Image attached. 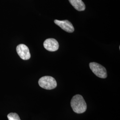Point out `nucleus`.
I'll list each match as a JSON object with an SVG mask.
<instances>
[{
  "instance_id": "nucleus-6",
  "label": "nucleus",
  "mask_w": 120,
  "mask_h": 120,
  "mask_svg": "<svg viewBox=\"0 0 120 120\" xmlns=\"http://www.w3.org/2000/svg\"><path fill=\"white\" fill-rule=\"evenodd\" d=\"M54 22L56 25L59 26L63 30L68 33H71L74 31V28L72 24L68 20L59 21L55 20Z\"/></svg>"
},
{
  "instance_id": "nucleus-2",
  "label": "nucleus",
  "mask_w": 120,
  "mask_h": 120,
  "mask_svg": "<svg viewBox=\"0 0 120 120\" xmlns=\"http://www.w3.org/2000/svg\"><path fill=\"white\" fill-rule=\"evenodd\" d=\"M39 85L44 89L52 90L57 86L56 80L51 76H44L41 77L38 81Z\"/></svg>"
},
{
  "instance_id": "nucleus-3",
  "label": "nucleus",
  "mask_w": 120,
  "mask_h": 120,
  "mask_svg": "<svg viewBox=\"0 0 120 120\" xmlns=\"http://www.w3.org/2000/svg\"><path fill=\"white\" fill-rule=\"evenodd\" d=\"M90 67L92 72L98 77L101 78H105L107 77L106 69L102 65L96 62H91Z\"/></svg>"
},
{
  "instance_id": "nucleus-7",
  "label": "nucleus",
  "mask_w": 120,
  "mask_h": 120,
  "mask_svg": "<svg viewBox=\"0 0 120 120\" xmlns=\"http://www.w3.org/2000/svg\"><path fill=\"white\" fill-rule=\"evenodd\" d=\"M70 3L73 7L79 11L85 10L86 5L82 0H69Z\"/></svg>"
},
{
  "instance_id": "nucleus-8",
  "label": "nucleus",
  "mask_w": 120,
  "mask_h": 120,
  "mask_svg": "<svg viewBox=\"0 0 120 120\" xmlns=\"http://www.w3.org/2000/svg\"><path fill=\"white\" fill-rule=\"evenodd\" d=\"M9 120H21L19 115L16 113L11 112L7 116Z\"/></svg>"
},
{
  "instance_id": "nucleus-1",
  "label": "nucleus",
  "mask_w": 120,
  "mask_h": 120,
  "mask_svg": "<svg viewBox=\"0 0 120 120\" xmlns=\"http://www.w3.org/2000/svg\"><path fill=\"white\" fill-rule=\"evenodd\" d=\"M71 106L73 111L77 113H82L86 112L87 105L82 95L74 96L71 101Z\"/></svg>"
},
{
  "instance_id": "nucleus-4",
  "label": "nucleus",
  "mask_w": 120,
  "mask_h": 120,
  "mask_svg": "<svg viewBox=\"0 0 120 120\" xmlns=\"http://www.w3.org/2000/svg\"><path fill=\"white\" fill-rule=\"evenodd\" d=\"M16 50L17 54L22 59L29 60L31 57L30 52L28 47L24 44H20L17 45Z\"/></svg>"
},
{
  "instance_id": "nucleus-5",
  "label": "nucleus",
  "mask_w": 120,
  "mask_h": 120,
  "mask_svg": "<svg viewBox=\"0 0 120 120\" xmlns=\"http://www.w3.org/2000/svg\"><path fill=\"white\" fill-rule=\"evenodd\" d=\"M43 45L45 48L49 51H56L59 49V43L55 39H46L44 41Z\"/></svg>"
}]
</instances>
